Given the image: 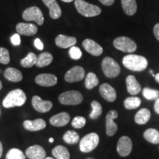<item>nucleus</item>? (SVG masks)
<instances>
[{
    "instance_id": "8fccbe9b",
    "label": "nucleus",
    "mask_w": 159,
    "mask_h": 159,
    "mask_svg": "<svg viewBox=\"0 0 159 159\" xmlns=\"http://www.w3.org/2000/svg\"><path fill=\"white\" fill-rule=\"evenodd\" d=\"M44 159H54V158H51V157H47V158H45Z\"/></svg>"
},
{
    "instance_id": "393cba45",
    "label": "nucleus",
    "mask_w": 159,
    "mask_h": 159,
    "mask_svg": "<svg viewBox=\"0 0 159 159\" xmlns=\"http://www.w3.org/2000/svg\"><path fill=\"white\" fill-rule=\"evenodd\" d=\"M123 11L127 15L133 16L136 13L137 4L136 0H121Z\"/></svg>"
},
{
    "instance_id": "e433bc0d",
    "label": "nucleus",
    "mask_w": 159,
    "mask_h": 159,
    "mask_svg": "<svg viewBox=\"0 0 159 159\" xmlns=\"http://www.w3.org/2000/svg\"><path fill=\"white\" fill-rule=\"evenodd\" d=\"M69 54L71 58L73 60L80 59L83 55L82 52H81L80 49L77 47H75V46L70 47V49H69Z\"/></svg>"
},
{
    "instance_id": "f3484780",
    "label": "nucleus",
    "mask_w": 159,
    "mask_h": 159,
    "mask_svg": "<svg viewBox=\"0 0 159 159\" xmlns=\"http://www.w3.org/2000/svg\"><path fill=\"white\" fill-rule=\"evenodd\" d=\"M77 39L75 37L67 36L65 35H58L55 39V44L60 48L66 49L76 44Z\"/></svg>"
},
{
    "instance_id": "0eeeda50",
    "label": "nucleus",
    "mask_w": 159,
    "mask_h": 159,
    "mask_svg": "<svg viewBox=\"0 0 159 159\" xmlns=\"http://www.w3.org/2000/svg\"><path fill=\"white\" fill-rule=\"evenodd\" d=\"M115 48L124 52H134L137 49V45L134 41L130 38L120 36L116 38L114 41Z\"/></svg>"
},
{
    "instance_id": "de8ad7c7",
    "label": "nucleus",
    "mask_w": 159,
    "mask_h": 159,
    "mask_svg": "<svg viewBox=\"0 0 159 159\" xmlns=\"http://www.w3.org/2000/svg\"><path fill=\"white\" fill-rule=\"evenodd\" d=\"M49 142H50V143H53V142H54V139H53V138H49Z\"/></svg>"
},
{
    "instance_id": "cd10ccee",
    "label": "nucleus",
    "mask_w": 159,
    "mask_h": 159,
    "mask_svg": "<svg viewBox=\"0 0 159 159\" xmlns=\"http://www.w3.org/2000/svg\"><path fill=\"white\" fill-rule=\"evenodd\" d=\"M53 61V56L49 52H43L37 57L36 65L39 68L49 66Z\"/></svg>"
},
{
    "instance_id": "3c124183",
    "label": "nucleus",
    "mask_w": 159,
    "mask_h": 159,
    "mask_svg": "<svg viewBox=\"0 0 159 159\" xmlns=\"http://www.w3.org/2000/svg\"><path fill=\"white\" fill-rule=\"evenodd\" d=\"M0 115H1V108H0Z\"/></svg>"
},
{
    "instance_id": "a19ab883",
    "label": "nucleus",
    "mask_w": 159,
    "mask_h": 159,
    "mask_svg": "<svg viewBox=\"0 0 159 159\" xmlns=\"http://www.w3.org/2000/svg\"><path fill=\"white\" fill-rule=\"evenodd\" d=\"M153 33H154L155 37H156V39L159 41V23L156 24V25L154 26Z\"/></svg>"
},
{
    "instance_id": "37998d69",
    "label": "nucleus",
    "mask_w": 159,
    "mask_h": 159,
    "mask_svg": "<svg viewBox=\"0 0 159 159\" xmlns=\"http://www.w3.org/2000/svg\"><path fill=\"white\" fill-rule=\"evenodd\" d=\"M154 110L156 112V114H159V98L156 99V102L154 104Z\"/></svg>"
},
{
    "instance_id": "7ed1b4c3",
    "label": "nucleus",
    "mask_w": 159,
    "mask_h": 159,
    "mask_svg": "<svg viewBox=\"0 0 159 159\" xmlns=\"http://www.w3.org/2000/svg\"><path fill=\"white\" fill-rule=\"evenodd\" d=\"M75 5L80 14L85 17L97 16L102 12L98 6L91 5L84 0H75Z\"/></svg>"
},
{
    "instance_id": "09e8293b",
    "label": "nucleus",
    "mask_w": 159,
    "mask_h": 159,
    "mask_svg": "<svg viewBox=\"0 0 159 159\" xmlns=\"http://www.w3.org/2000/svg\"><path fill=\"white\" fill-rule=\"evenodd\" d=\"M2 83L1 80H0V91L2 90Z\"/></svg>"
},
{
    "instance_id": "412c9836",
    "label": "nucleus",
    "mask_w": 159,
    "mask_h": 159,
    "mask_svg": "<svg viewBox=\"0 0 159 159\" xmlns=\"http://www.w3.org/2000/svg\"><path fill=\"white\" fill-rule=\"evenodd\" d=\"M23 126L26 130L29 131H39L43 130L47 126V123L42 119H37L35 120H25L23 122Z\"/></svg>"
},
{
    "instance_id": "c9c22d12",
    "label": "nucleus",
    "mask_w": 159,
    "mask_h": 159,
    "mask_svg": "<svg viewBox=\"0 0 159 159\" xmlns=\"http://www.w3.org/2000/svg\"><path fill=\"white\" fill-rule=\"evenodd\" d=\"M86 123V119L83 116H75L71 122V125L74 128L80 129L83 128Z\"/></svg>"
},
{
    "instance_id": "dca6fc26",
    "label": "nucleus",
    "mask_w": 159,
    "mask_h": 159,
    "mask_svg": "<svg viewBox=\"0 0 159 159\" xmlns=\"http://www.w3.org/2000/svg\"><path fill=\"white\" fill-rule=\"evenodd\" d=\"M26 156L30 159H44L46 151L40 145H33L26 150Z\"/></svg>"
},
{
    "instance_id": "6ab92c4d",
    "label": "nucleus",
    "mask_w": 159,
    "mask_h": 159,
    "mask_svg": "<svg viewBox=\"0 0 159 159\" xmlns=\"http://www.w3.org/2000/svg\"><path fill=\"white\" fill-rule=\"evenodd\" d=\"M43 3L49 10V16L52 19H57L61 16V9L56 0H42Z\"/></svg>"
},
{
    "instance_id": "b1692460",
    "label": "nucleus",
    "mask_w": 159,
    "mask_h": 159,
    "mask_svg": "<svg viewBox=\"0 0 159 159\" xmlns=\"http://www.w3.org/2000/svg\"><path fill=\"white\" fill-rule=\"evenodd\" d=\"M151 116L150 111L147 108H142L135 115L134 120L136 124L144 125L150 120Z\"/></svg>"
},
{
    "instance_id": "39448f33",
    "label": "nucleus",
    "mask_w": 159,
    "mask_h": 159,
    "mask_svg": "<svg viewBox=\"0 0 159 159\" xmlns=\"http://www.w3.org/2000/svg\"><path fill=\"white\" fill-rule=\"evenodd\" d=\"M58 100L65 105H76L83 102V97L78 91H68L60 94Z\"/></svg>"
},
{
    "instance_id": "5701e85b",
    "label": "nucleus",
    "mask_w": 159,
    "mask_h": 159,
    "mask_svg": "<svg viewBox=\"0 0 159 159\" xmlns=\"http://www.w3.org/2000/svg\"><path fill=\"white\" fill-rule=\"evenodd\" d=\"M5 78L11 82H20L23 79V75L21 72L15 68H7L5 71Z\"/></svg>"
},
{
    "instance_id": "72a5a7b5",
    "label": "nucleus",
    "mask_w": 159,
    "mask_h": 159,
    "mask_svg": "<svg viewBox=\"0 0 159 159\" xmlns=\"http://www.w3.org/2000/svg\"><path fill=\"white\" fill-rule=\"evenodd\" d=\"M143 96L148 100H153L159 98V91L150 88H144L142 91Z\"/></svg>"
},
{
    "instance_id": "f257e3e1",
    "label": "nucleus",
    "mask_w": 159,
    "mask_h": 159,
    "mask_svg": "<svg viewBox=\"0 0 159 159\" xmlns=\"http://www.w3.org/2000/svg\"><path fill=\"white\" fill-rule=\"evenodd\" d=\"M122 63L127 69L131 71H142L148 67V61L144 56L129 54L123 57Z\"/></svg>"
},
{
    "instance_id": "603ef678",
    "label": "nucleus",
    "mask_w": 159,
    "mask_h": 159,
    "mask_svg": "<svg viewBox=\"0 0 159 159\" xmlns=\"http://www.w3.org/2000/svg\"><path fill=\"white\" fill-rule=\"evenodd\" d=\"M87 159H94V158H87Z\"/></svg>"
},
{
    "instance_id": "6e6552de",
    "label": "nucleus",
    "mask_w": 159,
    "mask_h": 159,
    "mask_svg": "<svg viewBox=\"0 0 159 159\" xmlns=\"http://www.w3.org/2000/svg\"><path fill=\"white\" fill-rule=\"evenodd\" d=\"M22 18L24 20L27 21H34L40 26L42 25L44 21L42 12L39 7H35V6L26 9L22 13Z\"/></svg>"
},
{
    "instance_id": "ddd939ff",
    "label": "nucleus",
    "mask_w": 159,
    "mask_h": 159,
    "mask_svg": "<svg viewBox=\"0 0 159 159\" xmlns=\"http://www.w3.org/2000/svg\"><path fill=\"white\" fill-rule=\"evenodd\" d=\"M83 47L85 51L94 56H100L103 52V49L100 45L91 39H85L83 41Z\"/></svg>"
},
{
    "instance_id": "2eb2a0df",
    "label": "nucleus",
    "mask_w": 159,
    "mask_h": 159,
    "mask_svg": "<svg viewBox=\"0 0 159 159\" xmlns=\"http://www.w3.org/2000/svg\"><path fill=\"white\" fill-rule=\"evenodd\" d=\"M35 83L41 86L50 87L56 85L57 77L52 74H41L35 77Z\"/></svg>"
},
{
    "instance_id": "7c9ffc66",
    "label": "nucleus",
    "mask_w": 159,
    "mask_h": 159,
    "mask_svg": "<svg viewBox=\"0 0 159 159\" xmlns=\"http://www.w3.org/2000/svg\"><path fill=\"white\" fill-rule=\"evenodd\" d=\"M37 57L35 54L33 52H30L25 58L21 60V65L25 68H30L36 64Z\"/></svg>"
},
{
    "instance_id": "1a4fd4ad",
    "label": "nucleus",
    "mask_w": 159,
    "mask_h": 159,
    "mask_svg": "<svg viewBox=\"0 0 159 159\" xmlns=\"http://www.w3.org/2000/svg\"><path fill=\"white\" fill-rule=\"evenodd\" d=\"M118 118V113L116 111L111 110L105 116V127H106V134L108 136H113L118 130V126L114 122V119Z\"/></svg>"
},
{
    "instance_id": "f8f14e48",
    "label": "nucleus",
    "mask_w": 159,
    "mask_h": 159,
    "mask_svg": "<svg viewBox=\"0 0 159 159\" xmlns=\"http://www.w3.org/2000/svg\"><path fill=\"white\" fill-rule=\"evenodd\" d=\"M32 105L35 111L41 113L48 112L52 108V102L51 101H44L39 96H34L33 97Z\"/></svg>"
},
{
    "instance_id": "c85d7f7f",
    "label": "nucleus",
    "mask_w": 159,
    "mask_h": 159,
    "mask_svg": "<svg viewBox=\"0 0 159 159\" xmlns=\"http://www.w3.org/2000/svg\"><path fill=\"white\" fill-rule=\"evenodd\" d=\"M141 99L138 97H128L124 101V105L125 108L128 109V110H133V109H136L140 106Z\"/></svg>"
},
{
    "instance_id": "a18cd8bd",
    "label": "nucleus",
    "mask_w": 159,
    "mask_h": 159,
    "mask_svg": "<svg viewBox=\"0 0 159 159\" xmlns=\"http://www.w3.org/2000/svg\"><path fill=\"white\" fill-rule=\"evenodd\" d=\"M155 80H156V81L157 83H159V73L156 75V76H155Z\"/></svg>"
},
{
    "instance_id": "4be33fe9",
    "label": "nucleus",
    "mask_w": 159,
    "mask_h": 159,
    "mask_svg": "<svg viewBox=\"0 0 159 159\" xmlns=\"http://www.w3.org/2000/svg\"><path fill=\"white\" fill-rule=\"evenodd\" d=\"M126 85L128 93L130 94H138L141 91V85L137 81L134 75H129L126 78Z\"/></svg>"
},
{
    "instance_id": "ea45409f",
    "label": "nucleus",
    "mask_w": 159,
    "mask_h": 159,
    "mask_svg": "<svg viewBox=\"0 0 159 159\" xmlns=\"http://www.w3.org/2000/svg\"><path fill=\"white\" fill-rule=\"evenodd\" d=\"M34 45L36 48L39 49V50H42L43 49V43L41 42V41L39 39H35L34 41Z\"/></svg>"
},
{
    "instance_id": "2f4dec72",
    "label": "nucleus",
    "mask_w": 159,
    "mask_h": 159,
    "mask_svg": "<svg viewBox=\"0 0 159 159\" xmlns=\"http://www.w3.org/2000/svg\"><path fill=\"white\" fill-rule=\"evenodd\" d=\"M99 84V80L97 75L93 72H89L85 77V85L86 89H92Z\"/></svg>"
},
{
    "instance_id": "c756f323",
    "label": "nucleus",
    "mask_w": 159,
    "mask_h": 159,
    "mask_svg": "<svg viewBox=\"0 0 159 159\" xmlns=\"http://www.w3.org/2000/svg\"><path fill=\"white\" fill-rule=\"evenodd\" d=\"M63 139L64 140V142L67 143V144H75L79 142L80 136L75 131L68 130L63 135Z\"/></svg>"
},
{
    "instance_id": "473e14b6",
    "label": "nucleus",
    "mask_w": 159,
    "mask_h": 159,
    "mask_svg": "<svg viewBox=\"0 0 159 159\" xmlns=\"http://www.w3.org/2000/svg\"><path fill=\"white\" fill-rule=\"evenodd\" d=\"M91 108H92V111L91 112L90 116L91 119H96L98 118L99 116H101L102 113V105L99 102H97L96 100H94L92 102H91Z\"/></svg>"
},
{
    "instance_id": "f704fd0d",
    "label": "nucleus",
    "mask_w": 159,
    "mask_h": 159,
    "mask_svg": "<svg viewBox=\"0 0 159 159\" xmlns=\"http://www.w3.org/2000/svg\"><path fill=\"white\" fill-rule=\"evenodd\" d=\"M6 159H25V156L21 150L13 148L7 152Z\"/></svg>"
},
{
    "instance_id": "f03ea898",
    "label": "nucleus",
    "mask_w": 159,
    "mask_h": 159,
    "mask_svg": "<svg viewBox=\"0 0 159 159\" xmlns=\"http://www.w3.org/2000/svg\"><path fill=\"white\" fill-rule=\"evenodd\" d=\"M27 100L25 93L21 89H15L7 94L2 101L3 106L6 108L20 107L25 104Z\"/></svg>"
},
{
    "instance_id": "bb28decb",
    "label": "nucleus",
    "mask_w": 159,
    "mask_h": 159,
    "mask_svg": "<svg viewBox=\"0 0 159 159\" xmlns=\"http://www.w3.org/2000/svg\"><path fill=\"white\" fill-rule=\"evenodd\" d=\"M53 156L56 159H69L70 158V153L69 150L65 147L62 145L55 147L52 151Z\"/></svg>"
},
{
    "instance_id": "79ce46f5",
    "label": "nucleus",
    "mask_w": 159,
    "mask_h": 159,
    "mask_svg": "<svg viewBox=\"0 0 159 159\" xmlns=\"http://www.w3.org/2000/svg\"><path fill=\"white\" fill-rule=\"evenodd\" d=\"M99 1L100 2L102 5H106V6H110L114 4L115 0H99Z\"/></svg>"
},
{
    "instance_id": "aec40b11",
    "label": "nucleus",
    "mask_w": 159,
    "mask_h": 159,
    "mask_svg": "<svg viewBox=\"0 0 159 159\" xmlns=\"http://www.w3.org/2000/svg\"><path fill=\"white\" fill-rule=\"evenodd\" d=\"M70 121V116L68 113L61 112L55 116H52L49 119V122L55 127H63L66 125Z\"/></svg>"
},
{
    "instance_id": "4468645a",
    "label": "nucleus",
    "mask_w": 159,
    "mask_h": 159,
    "mask_svg": "<svg viewBox=\"0 0 159 159\" xmlns=\"http://www.w3.org/2000/svg\"><path fill=\"white\" fill-rule=\"evenodd\" d=\"M99 92L103 99L108 102H113L116 99V92L115 89L108 83H103L99 86Z\"/></svg>"
},
{
    "instance_id": "9d476101",
    "label": "nucleus",
    "mask_w": 159,
    "mask_h": 159,
    "mask_svg": "<svg viewBox=\"0 0 159 159\" xmlns=\"http://www.w3.org/2000/svg\"><path fill=\"white\" fill-rule=\"evenodd\" d=\"M132 141L128 136H122L119 139L116 145V150L119 155L122 157H127L132 151Z\"/></svg>"
},
{
    "instance_id": "20e7f679",
    "label": "nucleus",
    "mask_w": 159,
    "mask_h": 159,
    "mask_svg": "<svg viewBox=\"0 0 159 159\" xmlns=\"http://www.w3.org/2000/svg\"><path fill=\"white\" fill-rule=\"evenodd\" d=\"M102 69L108 78H114L120 74L121 68L114 58L106 57L102 61Z\"/></svg>"
},
{
    "instance_id": "4c0bfd02",
    "label": "nucleus",
    "mask_w": 159,
    "mask_h": 159,
    "mask_svg": "<svg viewBox=\"0 0 159 159\" xmlns=\"http://www.w3.org/2000/svg\"><path fill=\"white\" fill-rule=\"evenodd\" d=\"M0 63L7 64L10 63L9 51L4 47H0Z\"/></svg>"
},
{
    "instance_id": "49530a36",
    "label": "nucleus",
    "mask_w": 159,
    "mask_h": 159,
    "mask_svg": "<svg viewBox=\"0 0 159 159\" xmlns=\"http://www.w3.org/2000/svg\"><path fill=\"white\" fill-rule=\"evenodd\" d=\"M61 1L64 2H71L74 1V0H61Z\"/></svg>"
},
{
    "instance_id": "a211bd4d",
    "label": "nucleus",
    "mask_w": 159,
    "mask_h": 159,
    "mask_svg": "<svg viewBox=\"0 0 159 159\" xmlns=\"http://www.w3.org/2000/svg\"><path fill=\"white\" fill-rule=\"evenodd\" d=\"M16 30L19 35L31 36V35L36 34L38 27L33 24L19 23L16 25Z\"/></svg>"
},
{
    "instance_id": "423d86ee",
    "label": "nucleus",
    "mask_w": 159,
    "mask_h": 159,
    "mask_svg": "<svg viewBox=\"0 0 159 159\" xmlns=\"http://www.w3.org/2000/svg\"><path fill=\"white\" fill-rule=\"evenodd\" d=\"M99 142V136L96 133L87 134L80 142V150L83 152H91L97 148Z\"/></svg>"
},
{
    "instance_id": "a878e982",
    "label": "nucleus",
    "mask_w": 159,
    "mask_h": 159,
    "mask_svg": "<svg viewBox=\"0 0 159 159\" xmlns=\"http://www.w3.org/2000/svg\"><path fill=\"white\" fill-rule=\"evenodd\" d=\"M144 138L152 144H159V131L154 128H149L144 133Z\"/></svg>"
},
{
    "instance_id": "58836bf2",
    "label": "nucleus",
    "mask_w": 159,
    "mask_h": 159,
    "mask_svg": "<svg viewBox=\"0 0 159 159\" xmlns=\"http://www.w3.org/2000/svg\"><path fill=\"white\" fill-rule=\"evenodd\" d=\"M11 41L12 44L14 46H19L21 44V38H20V35L19 33H16V34H13L11 38Z\"/></svg>"
},
{
    "instance_id": "c03bdc74",
    "label": "nucleus",
    "mask_w": 159,
    "mask_h": 159,
    "mask_svg": "<svg viewBox=\"0 0 159 159\" xmlns=\"http://www.w3.org/2000/svg\"><path fill=\"white\" fill-rule=\"evenodd\" d=\"M2 153H3V146H2V142H0V158H1L2 156Z\"/></svg>"
},
{
    "instance_id": "9b49d317",
    "label": "nucleus",
    "mask_w": 159,
    "mask_h": 159,
    "mask_svg": "<svg viewBox=\"0 0 159 159\" xmlns=\"http://www.w3.org/2000/svg\"><path fill=\"white\" fill-rule=\"evenodd\" d=\"M85 77V70L83 67L75 66L66 73L64 79L68 83L79 82Z\"/></svg>"
}]
</instances>
